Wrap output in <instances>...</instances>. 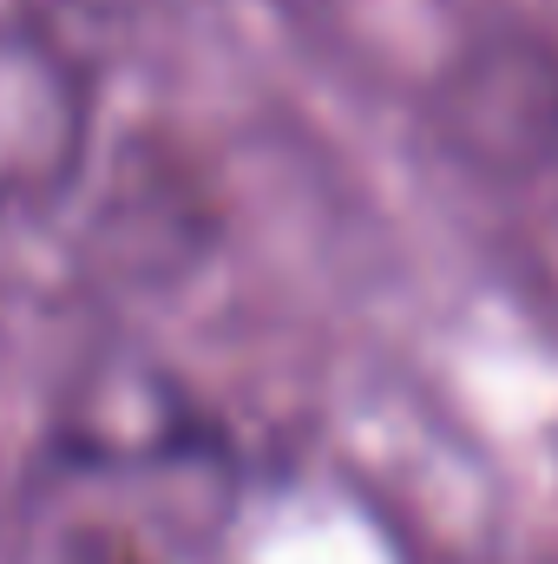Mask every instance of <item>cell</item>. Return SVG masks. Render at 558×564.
Segmentation results:
<instances>
[{
  "label": "cell",
  "mask_w": 558,
  "mask_h": 564,
  "mask_svg": "<svg viewBox=\"0 0 558 564\" xmlns=\"http://www.w3.org/2000/svg\"><path fill=\"white\" fill-rule=\"evenodd\" d=\"M79 79L40 33H0V217L26 210L73 171L79 151Z\"/></svg>",
  "instance_id": "1"
},
{
  "label": "cell",
  "mask_w": 558,
  "mask_h": 564,
  "mask_svg": "<svg viewBox=\"0 0 558 564\" xmlns=\"http://www.w3.org/2000/svg\"><path fill=\"white\" fill-rule=\"evenodd\" d=\"M73 564H144V558H126V552H79Z\"/></svg>",
  "instance_id": "2"
}]
</instances>
